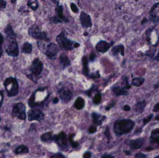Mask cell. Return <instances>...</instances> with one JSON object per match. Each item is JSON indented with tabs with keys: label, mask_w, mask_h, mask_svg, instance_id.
<instances>
[{
	"label": "cell",
	"mask_w": 159,
	"mask_h": 158,
	"mask_svg": "<svg viewBox=\"0 0 159 158\" xmlns=\"http://www.w3.org/2000/svg\"><path fill=\"white\" fill-rule=\"evenodd\" d=\"M134 126L135 122L132 120H118L114 123V130L117 136H122L132 131Z\"/></svg>",
	"instance_id": "6da1fadb"
},
{
	"label": "cell",
	"mask_w": 159,
	"mask_h": 158,
	"mask_svg": "<svg viewBox=\"0 0 159 158\" xmlns=\"http://www.w3.org/2000/svg\"><path fill=\"white\" fill-rule=\"evenodd\" d=\"M56 41L60 48L64 51H71L80 46L79 43L76 42L68 38L67 37L66 32L64 31L57 35Z\"/></svg>",
	"instance_id": "7a4b0ae2"
},
{
	"label": "cell",
	"mask_w": 159,
	"mask_h": 158,
	"mask_svg": "<svg viewBox=\"0 0 159 158\" xmlns=\"http://www.w3.org/2000/svg\"><path fill=\"white\" fill-rule=\"evenodd\" d=\"M37 46L42 52L51 59H55L59 51L57 45L54 43L46 44L41 41H38Z\"/></svg>",
	"instance_id": "3957f363"
},
{
	"label": "cell",
	"mask_w": 159,
	"mask_h": 158,
	"mask_svg": "<svg viewBox=\"0 0 159 158\" xmlns=\"http://www.w3.org/2000/svg\"><path fill=\"white\" fill-rule=\"evenodd\" d=\"M4 85L9 97H12L17 95L19 86L15 78L10 77L7 79L4 82Z\"/></svg>",
	"instance_id": "277c9868"
},
{
	"label": "cell",
	"mask_w": 159,
	"mask_h": 158,
	"mask_svg": "<svg viewBox=\"0 0 159 158\" xmlns=\"http://www.w3.org/2000/svg\"><path fill=\"white\" fill-rule=\"evenodd\" d=\"M29 35L37 40L49 41V39L48 37L46 32L43 31L37 25L32 26L29 30Z\"/></svg>",
	"instance_id": "5b68a950"
},
{
	"label": "cell",
	"mask_w": 159,
	"mask_h": 158,
	"mask_svg": "<svg viewBox=\"0 0 159 158\" xmlns=\"http://www.w3.org/2000/svg\"><path fill=\"white\" fill-rule=\"evenodd\" d=\"M7 38L6 51L9 56L17 57L19 54V48L15 38Z\"/></svg>",
	"instance_id": "8992f818"
},
{
	"label": "cell",
	"mask_w": 159,
	"mask_h": 158,
	"mask_svg": "<svg viewBox=\"0 0 159 158\" xmlns=\"http://www.w3.org/2000/svg\"><path fill=\"white\" fill-rule=\"evenodd\" d=\"M13 115L19 119L25 120L26 118V107L21 102L17 103L13 107Z\"/></svg>",
	"instance_id": "52a82bcc"
},
{
	"label": "cell",
	"mask_w": 159,
	"mask_h": 158,
	"mask_svg": "<svg viewBox=\"0 0 159 158\" xmlns=\"http://www.w3.org/2000/svg\"><path fill=\"white\" fill-rule=\"evenodd\" d=\"M43 63L39 59H35L29 68V71L31 73V74L35 77L40 75L43 69Z\"/></svg>",
	"instance_id": "ba28073f"
},
{
	"label": "cell",
	"mask_w": 159,
	"mask_h": 158,
	"mask_svg": "<svg viewBox=\"0 0 159 158\" xmlns=\"http://www.w3.org/2000/svg\"><path fill=\"white\" fill-rule=\"evenodd\" d=\"M51 21L55 24L63 22H68V20L66 18L63 14V8L62 5H58L56 9V16L52 18Z\"/></svg>",
	"instance_id": "9c48e42d"
},
{
	"label": "cell",
	"mask_w": 159,
	"mask_h": 158,
	"mask_svg": "<svg viewBox=\"0 0 159 158\" xmlns=\"http://www.w3.org/2000/svg\"><path fill=\"white\" fill-rule=\"evenodd\" d=\"M149 20L155 25L159 23V2L155 3L152 7L149 12Z\"/></svg>",
	"instance_id": "30bf717a"
},
{
	"label": "cell",
	"mask_w": 159,
	"mask_h": 158,
	"mask_svg": "<svg viewBox=\"0 0 159 158\" xmlns=\"http://www.w3.org/2000/svg\"><path fill=\"white\" fill-rule=\"evenodd\" d=\"M68 85H63L58 91L61 99L65 102L70 101L73 97V92Z\"/></svg>",
	"instance_id": "8fae6325"
},
{
	"label": "cell",
	"mask_w": 159,
	"mask_h": 158,
	"mask_svg": "<svg viewBox=\"0 0 159 158\" xmlns=\"http://www.w3.org/2000/svg\"><path fill=\"white\" fill-rule=\"evenodd\" d=\"M44 115L42 111L38 109H33L28 112V119L29 121H35L40 122L44 119Z\"/></svg>",
	"instance_id": "7c38bea8"
},
{
	"label": "cell",
	"mask_w": 159,
	"mask_h": 158,
	"mask_svg": "<svg viewBox=\"0 0 159 158\" xmlns=\"http://www.w3.org/2000/svg\"><path fill=\"white\" fill-rule=\"evenodd\" d=\"M80 20L83 28H91L93 25L91 18L90 15L82 11L80 13Z\"/></svg>",
	"instance_id": "4fadbf2b"
},
{
	"label": "cell",
	"mask_w": 159,
	"mask_h": 158,
	"mask_svg": "<svg viewBox=\"0 0 159 158\" xmlns=\"http://www.w3.org/2000/svg\"><path fill=\"white\" fill-rule=\"evenodd\" d=\"M114 44V42L109 43L105 40H100L97 44L95 49L99 52L105 53L108 51Z\"/></svg>",
	"instance_id": "5bb4252c"
},
{
	"label": "cell",
	"mask_w": 159,
	"mask_h": 158,
	"mask_svg": "<svg viewBox=\"0 0 159 158\" xmlns=\"http://www.w3.org/2000/svg\"><path fill=\"white\" fill-rule=\"evenodd\" d=\"M54 140L59 146H64L67 144L68 138L64 132H61L58 135H56L54 137Z\"/></svg>",
	"instance_id": "9a60e30c"
},
{
	"label": "cell",
	"mask_w": 159,
	"mask_h": 158,
	"mask_svg": "<svg viewBox=\"0 0 159 158\" xmlns=\"http://www.w3.org/2000/svg\"><path fill=\"white\" fill-rule=\"evenodd\" d=\"M144 141L145 139L144 138H141L132 139L128 141V145L132 149H138L142 147L143 145L144 144Z\"/></svg>",
	"instance_id": "2e32d148"
},
{
	"label": "cell",
	"mask_w": 159,
	"mask_h": 158,
	"mask_svg": "<svg viewBox=\"0 0 159 158\" xmlns=\"http://www.w3.org/2000/svg\"><path fill=\"white\" fill-rule=\"evenodd\" d=\"M59 61L61 66L64 70L66 68L71 65V61L68 55L65 53H63L59 57Z\"/></svg>",
	"instance_id": "e0dca14e"
},
{
	"label": "cell",
	"mask_w": 159,
	"mask_h": 158,
	"mask_svg": "<svg viewBox=\"0 0 159 158\" xmlns=\"http://www.w3.org/2000/svg\"><path fill=\"white\" fill-rule=\"evenodd\" d=\"M112 91L116 96H127L128 95V92L124 87L120 86H114L112 87Z\"/></svg>",
	"instance_id": "ac0fdd59"
},
{
	"label": "cell",
	"mask_w": 159,
	"mask_h": 158,
	"mask_svg": "<svg viewBox=\"0 0 159 158\" xmlns=\"http://www.w3.org/2000/svg\"><path fill=\"white\" fill-rule=\"evenodd\" d=\"M112 54L114 56H116L120 54L123 57L125 55V47L122 44H119L113 46L111 50Z\"/></svg>",
	"instance_id": "d6986e66"
},
{
	"label": "cell",
	"mask_w": 159,
	"mask_h": 158,
	"mask_svg": "<svg viewBox=\"0 0 159 158\" xmlns=\"http://www.w3.org/2000/svg\"><path fill=\"white\" fill-rule=\"evenodd\" d=\"M82 62L83 74L85 76H88L89 75V70L88 57L86 56H84L82 58Z\"/></svg>",
	"instance_id": "ffe728a7"
},
{
	"label": "cell",
	"mask_w": 159,
	"mask_h": 158,
	"mask_svg": "<svg viewBox=\"0 0 159 158\" xmlns=\"http://www.w3.org/2000/svg\"><path fill=\"white\" fill-rule=\"evenodd\" d=\"M147 102L145 100L140 101L137 102L135 105V111L139 113H142L147 105Z\"/></svg>",
	"instance_id": "44dd1931"
},
{
	"label": "cell",
	"mask_w": 159,
	"mask_h": 158,
	"mask_svg": "<svg viewBox=\"0 0 159 158\" xmlns=\"http://www.w3.org/2000/svg\"><path fill=\"white\" fill-rule=\"evenodd\" d=\"M85 104V100L82 97H80L77 98L75 102V108H77V110H82L83 108H84Z\"/></svg>",
	"instance_id": "7402d4cb"
},
{
	"label": "cell",
	"mask_w": 159,
	"mask_h": 158,
	"mask_svg": "<svg viewBox=\"0 0 159 158\" xmlns=\"http://www.w3.org/2000/svg\"><path fill=\"white\" fill-rule=\"evenodd\" d=\"M145 79L143 77H134L131 81V85L135 87H140L145 82Z\"/></svg>",
	"instance_id": "603a6c76"
},
{
	"label": "cell",
	"mask_w": 159,
	"mask_h": 158,
	"mask_svg": "<svg viewBox=\"0 0 159 158\" xmlns=\"http://www.w3.org/2000/svg\"><path fill=\"white\" fill-rule=\"evenodd\" d=\"M32 50H33V46L31 44L28 42L24 43L21 47V51L23 53L31 54L32 52Z\"/></svg>",
	"instance_id": "cb8c5ba5"
},
{
	"label": "cell",
	"mask_w": 159,
	"mask_h": 158,
	"mask_svg": "<svg viewBox=\"0 0 159 158\" xmlns=\"http://www.w3.org/2000/svg\"><path fill=\"white\" fill-rule=\"evenodd\" d=\"M5 32L8 38H16V35L10 25H8L5 29Z\"/></svg>",
	"instance_id": "d4e9b609"
},
{
	"label": "cell",
	"mask_w": 159,
	"mask_h": 158,
	"mask_svg": "<svg viewBox=\"0 0 159 158\" xmlns=\"http://www.w3.org/2000/svg\"><path fill=\"white\" fill-rule=\"evenodd\" d=\"M29 148L25 145H21L18 147L15 150V153L17 154H23L29 153Z\"/></svg>",
	"instance_id": "484cf974"
},
{
	"label": "cell",
	"mask_w": 159,
	"mask_h": 158,
	"mask_svg": "<svg viewBox=\"0 0 159 158\" xmlns=\"http://www.w3.org/2000/svg\"><path fill=\"white\" fill-rule=\"evenodd\" d=\"M55 136H53L52 132H48L41 136V139L43 141H48L54 139Z\"/></svg>",
	"instance_id": "4316f807"
},
{
	"label": "cell",
	"mask_w": 159,
	"mask_h": 158,
	"mask_svg": "<svg viewBox=\"0 0 159 158\" xmlns=\"http://www.w3.org/2000/svg\"><path fill=\"white\" fill-rule=\"evenodd\" d=\"M27 6L29 7L34 11H36L39 7V3L37 1H29L27 3Z\"/></svg>",
	"instance_id": "83f0119b"
},
{
	"label": "cell",
	"mask_w": 159,
	"mask_h": 158,
	"mask_svg": "<svg viewBox=\"0 0 159 158\" xmlns=\"http://www.w3.org/2000/svg\"><path fill=\"white\" fill-rule=\"evenodd\" d=\"M92 116L94 123L98 125H100L102 123V120H100V117H101L100 115H98L95 113H93L92 114Z\"/></svg>",
	"instance_id": "f1b7e54d"
},
{
	"label": "cell",
	"mask_w": 159,
	"mask_h": 158,
	"mask_svg": "<svg viewBox=\"0 0 159 158\" xmlns=\"http://www.w3.org/2000/svg\"><path fill=\"white\" fill-rule=\"evenodd\" d=\"M153 30H154V28H151L148 29L146 31L145 36L146 37V40L148 43H150V42L151 34L152 32H153Z\"/></svg>",
	"instance_id": "f546056e"
},
{
	"label": "cell",
	"mask_w": 159,
	"mask_h": 158,
	"mask_svg": "<svg viewBox=\"0 0 159 158\" xmlns=\"http://www.w3.org/2000/svg\"><path fill=\"white\" fill-rule=\"evenodd\" d=\"M102 101V95L100 93H98L94 97L93 102L95 104H99Z\"/></svg>",
	"instance_id": "4dcf8cb0"
},
{
	"label": "cell",
	"mask_w": 159,
	"mask_h": 158,
	"mask_svg": "<svg viewBox=\"0 0 159 158\" xmlns=\"http://www.w3.org/2000/svg\"><path fill=\"white\" fill-rule=\"evenodd\" d=\"M35 93L33 94V95H32L31 97L29 100V105L31 107H34L36 105L35 102Z\"/></svg>",
	"instance_id": "1f68e13d"
},
{
	"label": "cell",
	"mask_w": 159,
	"mask_h": 158,
	"mask_svg": "<svg viewBox=\"0 0 159 158\" xmlns=\"http://www.w3.org/2000/svg\"><path fill=\"white\" fill-rule=\"evenodd\" d=\"M75 136L74 134H71L69 137V141H70V143L71 144L72 146L73 147H76L79 145L77 142H75L74 141V137Z\"/></svg>",
	"instance_id": "d6a6232c"
},
{
	"label": "cell",
	"mask_w": 159,
	"mask_h": 158,
	"mask_svg": "<svg viewBox=\"0 0 159 158\" xmlns=\"http://www.w3.org/2000/svg\"><path fill=\"white\" fill-rule=\"evenodd\" d=\"M70 8H71V9L72 11L73 12L75 13H78L79 12V9L78 8L76 4H75L74 3H72L70 4Z\"/></svg>",
	"instance_id": "836d02e7"
},
{
	"label": "cell",
	"mask_w": 159,
	"mask_h": 158,
	"mask_svg": "<svg viewBox=\"0 0 159 158\" xmlns=\"http://www.w3.org/2000/svg\"><path fill=\"white\" fill-rule=\"evenodd\" d=\"M100 77V74L99 73V71H97L96 72H94L93 73L91 74V75L89 76V77L91 79H99Z\"/></svg>",
	"instance_id": "e575fe53"
},
{
	"label": "cell",
	"mask_w": 159,
	"mask_h": 158,
	"mask_svg": "<svg viewBox=\"0 0 159 158\" xmlns=\"http://www.w3.org/2000/svg\"><path fill=\"white\" fill-rule=\"evenodd\" d=\"M150 142L151 143H155L159 145V136H154V137H151Z\"/></svg>",
	"instance_id": "d590c367"
},
{
	"label": "cell",
	"mask_w": 159,
	"mask_h": 158,
	"mask_svg": "<svg viewBox=\"0 0 159 158\" xmlns=\"http://www.w3.org/2000/svg\"><path fill=\"white\" fill-rule=\"evenodd\" d=\"M153 116H154V114H151L149 115V116H148L147 118L144 119L143 120V124H147V123H148V122H149L150 121L151 119L153 118Z\"/></svg>",
	"instance_id": "8d00e7d4"
},
{
	"label": "cell",
	"mask_w": 159,
	"mask_h": 158,
	"mask_svg": "<svg viewBox=\"0 0 159 158\" xmlns=\"http://www.w3.org/2000/svg\"><path fill=\"white\" fill-rule=\"evenodd\" d=\"M159 134V128H157L153 130L151 133V137H154Z\"/></svg>",
	"instance_id": "74e56055"
},
{
	"label": "cell",
	"mask_w": 159,
	"mask_h": 158,
	"mask_svg": "<svg viewBox=\"0 0 159 158\" xmlns=\"http://www.w3.org/2000/svg\"><path fill=\"white\" fill-rule=\"evenodd\" d=\"M135 158H148L147 155L142 153H138L135 156Z\"/></svg>",
	"instance_id": "f35d334b"
},
{
	"label": "cell",
	"mask_w": 159,
	"mask_h": 158,
	"mask_svg": "<svg viewBox=\"0 0 159 158\" xmlns=\"http://www.w3.org/2000/svg\"><path fill=\"white\" fill-rule=\"evenodd\" d=\"M51 158H66L64 157V156L61 153H58L55 154L54 155L52 156Z\"/></svg>",
	"instance_id": "ab89813d"
},
{
	"label": "cell",
	"mask_w": 159,
	"mask_h": 158,
	"mask_svg": "<svg viewBox=\"0 0 159 158\" xmlns=\"http://www.w3.org/2000/svg\"><path fill=\"white\" fill-rule=\"evenodd\" d=\"M7 3L3 1H0V9H4L6 6Z\"/></svg>",
	"instance_id": "60d3db41"
},
{
	"label": "cell",
	"mask_w": 159,
	"mask_h": 158,
	"mask_svg": "<svg viewBox=\"0 0 159 158\" xmlns=\"http://www.w3.org/2000/svg\"><path fill=\"white\" fill-rule=\"evenodd\" d=\"M153 111L154 112H155V113H157V112H159V102H158V103H157L155 105V106H154V108H153Z\"/></svg>",
	"instance_id": "b9f144b4"
},
{
	"label": "cell",
	"mask_w": 159,
	"mask_h": 158,
	"mask_svg": "<svg viewBox=\"0 0 159 158\" xmlns=\"http://www.w3.org/2000/svg\"><path fill=\"white\" fill-rule=\"evenodd\" d=\"M88 131L90 133H94L96 131V127H94V126H91L89 128Z\"/></svg>",
	"instance_id": "7bdbcfd3"
},
{
	"label": "cell",
	"mask_w": 159,
	"mask_h": 158,
	"mask_svg": "<svg viewBox=\"0 0 159 158\" xmlns=\"http://www.w3.org/2000/svg\"><path fill=\"white\" fill-rule=\"evenodd\" d=\"M95 58H96V55L94 53H92L90 55V61L93 62V61L95 60Z\"/></svg>",
	"instance_id": "ee69618b"
},
{
	"label": "cell",
	"mask_w": 159,
	"mask_h": 158,
	"mask_svg": "<svg viewBox=\"0 0 159 158\" xmlns=\"http://www.w3.org/2000/svg\"><path fill=\"white\" fill-rule=\"evenodd\" d=\"M123 110L125 111H129L131 110L130 106L128 105H124V107H123Z\"/></svg>",
	"instance_id": "f6af8a7d"
},
{
	"label": "cell",
	"mask_w": 159,
	"mask_h": 158,
	"mask_svg": "<svg viewBox=\"0 0 159 158\" xmlns=\"http://www.w3.org/2000/svg\"><path fill=\"white\" fill-rule=\"evenodd\" d=\"M83 157L84 158H90L91 157V153L89 152H86L84 153Z\"/></svg>",
	"instance_id": "bcb514c9"
},
{
	"label": "cell",
	"mask_w": 159,
	"mask_h": 158,
	"mask_svg": "<svg viewBox=\"0 0 159 158\" xmlns=\"http://www.w3.org/2000/svg\"><path fill=\"white\" fill-rule=\"evenodd\" d=\"M105 134L106 136H107V137L109 138V136H110V131H109V128H108V127H107L106 130L105 131Z\"/></svg>",
	"instance_id": "7dc6e473"
},
{
	"label": "cell",
	"mask_w": 159,
	"mask_h": 158,
	"mask_svg": "<svg viewBox=\"0 0 159 158\" xmlns=\"http://www.w3.org/2000/svg\"><path fill=\"white\" fill-rule=\"evenodd\" d=\"M148 20L146 17H144L143 19L142 20V21H141V24L142 25H144L146 23H147L148 22Z\"/></svg>",
	"instance_id": "c3c4849f"
},
{
	"label": "cell",
	"mask_w": 159,
	"mask_h": 158,
	"mask_svg": "<svg viewBox=\"0 0 159 158\" xmlns=\"http://www.w3.org/2000/svg\"><path fill=\"white\" fill-rule=\"evenodd\" d=\"M154 59L156 61H159V51H158V53L154 57Z\"/></svg>",
	"instance_id": "681fc988"
},
{
	"label": "cell",
	"mask_w": 159,
	"mask_h": 158,
	"mask_svg": "<svg viewBox=\"0 0 159 158\" xmlns=\"http://www.w3.org/2000/svg\"><path fill=\"white\" fill-rule=\"evenodd\" d=\"M102 158H114V157H112L111 156L109 155H106L105 154L103 156Z\"/></svg>",
	"instance_id": "f907efd6"
},
{
	"label": "cell",
	"mask_w": 159,
	"mask_h": 158,
	"mask_svg": "<svg viewBox=\"0 0 159 158\" xmlns=\"http://www.w3.org/2000/svg\"><path fill=\"white\" fill-rule=\"evenodd\" d=\"M3 40H4V39H3V35H1V34H0V44H1V45L3 42Z\"/></svg>",
	"instance_id": "816d5d0a"
},
{
	"label": "cell",
	"mask_w": 159,
	"mask_h": 158,
	"mask_svg": "<svg viewBox=\"0 0 159 158\" xmlns=\"http://www.w3.org/2000/svg\"><path fill=\"white\" fill-rule=\"evenodd\" d=\"M59 99L58 97H55V99L53 100V103H57L59 102Z\"/></svg>",
	"instance_id": "f5cc1de1"
},
{
	"label": "cell",
	"mask_w": 159,
	"mask_h": 158,
	"mask_svg": "<svg viewBox=\"0 0 159 158\" xmlns=\"http://www.w3.org/2000/svg\"><path fill=\"white\" fill-rule=\"evenodd\" d=\"M114 105H115V103H114H114H112L111 105H110V106H108V107H106V110H109V109H110V108H112V107H114Z\"/></svg>",
	"instance_id": "db71d44e"
},
{
	"label": "cell",
	"mask_w": 159,
	"mask_h": 158,
	"mask_svg": "<svg viewBox=\"0 0 159 158\" xmlns=\"http://www.w3.org/2000/svg\"><path fill=\"white\" fill-rule=\"evenodd\" d=\"M3 49L1 48V45L0 44V58L1 57V56L3 55Z\"/></svg>",
	"instance_id": "11a10c76"
},
{
	"label": "cell",
	"mask_w": 159,
	"mask_h": 158,
	"mask_svg": "<svg viewBox=\"0 0 159 158\" xmlns=\"http://www.w3.org/2000/svg\"><path fill=\"white\" fill-rule=\"evenodd\" d=\"M155 119V120H156L157 121H159V114H158L157 116H156Z\"/></svg>",
	"instance_id": "9f6ffc18"
},
{
	"label": "cell",
	"mask_w": 159,
	"mask_h": 158,
	"mask_svg": "<svg viewBox=\"0 0 159 158\" xmlns=\"http://www.w3.org/2000/svg\"><path fill=\"white\" fill-rule=\"evenodd\" d=\"M125 153H126V154H130V153L128 151H125Z\"/></svg>",
	"instance_id": "6f0895ef"
},
{
	"label": "cell",
	"mask_w": 159,
	"mask_h": 158,
	"mask_svg": "<svg viewBox=\"0 0 159 158\" xmlns=\"http://www.w3.org/2000/svg\"><path fill=\"white\" fill-rule=\"evenodd\" d=\"M84 35H85V36H86V35H88V32H85V33H84Z\"/></svg>",
	"instance_id": "680465c9"
},
{
	"label": "cell",
	"mask_w": 159,
	"mask_h": 158,
	"mask_svg": "<svg viewBox=\"0 0 159 158\" xmlns=\"http://www.w3.org/2000/svg\"><path fill=\"white\" fill-rule=\"evenodd\" d=\"M154 158H159V155L157 156L156 157H154Z\"/></svg>",
	"instance_id": "91938a15"
},
{
	"label": "cell",
	"mask_w": 159,
	"mask_h": 158,
	"mask_svg": "<svg viewBox=\"0 0 159 158\" xmlns=\"http://www.w3.org/2000/svg\"><path fill=\"white\" fill-rule=\"evenodd\" d=\"M0 121H1V117H0Z\"/></svg>",
	"instance_id": "94428289"
}]
</instances>
